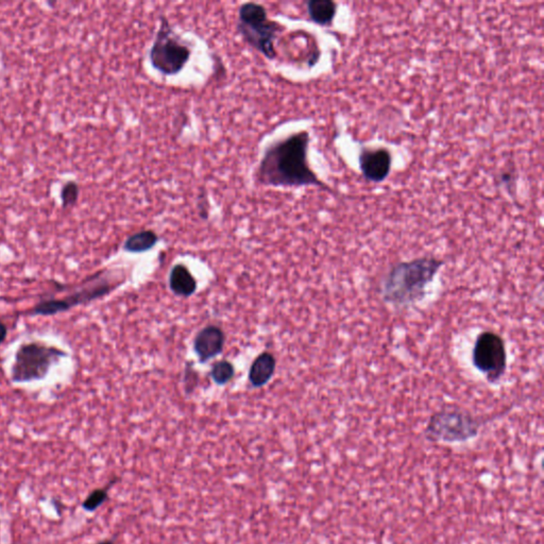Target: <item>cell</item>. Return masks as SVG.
<instances>
[{
  "label": "cell",
  "instance_id": "52a82bcc",
  "mask_svg": "<svg viewBox=\"0 0 544 544\" xmlns=\"http://www.w3.org/2000/svg\"><path fill=\"white\" fill-rule=\"evenodd\" d=\"M472 362L474 367L486 376L489 383L499 382L507 370L504 339L492 331L480 333L472 350Z\"/></svg>",
  "mask_w": 544,
  "mask_h": 544
},
{
  "label": "cell",
  "instance_id": "e0dca14e",
  "mask_svg": "<svg viewBox=\"0 0 544 544\" xmlns=\"http://www.w3.org/2000/svg\"><path fill=\"white\" fill-rule=\"evenodd\" d=\"M61 200H62V206L64 208H73L76 203H77L78 198H79V186L76 182L69 181L61 190Z\"/></svg>",
  "mask_w": 544,
  "mask_h": 544
},
{
  "label": "cell",
  "instance_id": "5bb4252c",
  "mask_svg": "<svg viewBox=\"0 0 544 544\" xmlns=\"http://www.w3.org/2000/svg\"><path fill=\"white\" fill-rule=\"evenodd\" d=\"M159 241L157 233L151 230L141 231L127 238L124 250L131 253H142L151 250Z\"/></svg>",
  "mask_w": 544,
  "mask_h": 544
},
{
  "label": "cell",
  "instance_id": "5b68a950",
  "mask_svg": "<svg viewBox=\"0 0 544 544\" xmlns=\"http://www.w3.org/2000/svg\"><path fill=\"white\" fill-rule=\"evenodd\" d=\"M190 55L189 47L176 36L169 20L162 18L159 31L149 50V59L153 69L162 75H178L187 64Z\"/></svg>",
  "mask_w": 544,
  "mask_h": 544
},
{
  "label": "cell",
  "instance_id": "ba28073f",
  "mask_svg": "<svg viewBox=\"0 0 544 544\" xmlns=\"http://www.w3.org/2000/svg\"><path fill=\"white\" fill-rule=\"evenodd\" d=\"M103 277V275H102ZM100 277V275H96L92 278L85 287L73 292V294L61 299V300H48V301H42L34 308V315H42V316H50L56 315L58 313L65 312L73 306L79 304L85 303V302L93 301L95 299L108 294L112 292L115 285L106 280V278Z\"/></svg>",
  "mask_w": 544,
  "mask_h": 544
},
{
  "label": "cell",
  "instance_id": "8992f818",
  "mask_svg": "<svg viewBox=\"0 0 544 544\" xmlns=\"http://www.w3.org/2000/svg\"><path fill=\"white\" fill-rule=\"evenodd\" d=\"M64 357H66L65 352L44 343H24L16 352L12 367V380L17 383L42 380L51 366Z\"/></svg>",
  "mask_w": 544,
  "mask_h": 544
},
{
  "label": "cell",
  "instance_id": "7a4b0ae2",
  "mask_svg": "<svg viewBox=\"0 0 544 544\" xmlns=\"http://www.w3.org/2000/svg\"><path fill=\"white\" fill-rule=\"evenodd\" d=\"M443 264L436 257H420L392 266L382 282L384 301L396 308H407L421 301Z\"/></svg>",
  "mask_w": 544,
  "mask_h": 544
},
{
  "label": "cell",
  "instance_id": "6da1fadb",
  "mask_svg": "<svg viewBox=\"0 0 544 544\" xmlns=\"http://www.w3.org/2000/svg\"><path fill=\"white\" fill-rule=\"evenodd\" d=\"M308 131L294 133L270 145L259 162L257 182L275 187L319 186L328 189L308 165Z\"/></svg>",
  "mask_w": 544,
  "mask_h": 544
},
{
  "label": "cell",
  "instance_id": "2e32d148",
  "mask_svg": "<svg viewBox=\"0 0 544 544\" xmlns=\"http://www.w3.org/2000/svg\"><path fill=\"white\" fill-rule=\"evenodd\" d=\"M234 367L228 361H220L213 366L210 376L218 385H226L234 376Z\"/></svg>",
  "mask_w": 544,
  "mask_h": 544
},
{
  "label": "cell",
  "instance_id": "4fadbf2b",
  "mask_svg": "<svg viewBox=\"0 0 544 544\" xmlns=\"http://www.w3.org/2000/svg\"><path fill=\"white\" fill-rule=\"evenodd\" d=\"M337 5L331 0H310L308 13L310 20L319 26H330L336 15Z\"/></svg>",
  "mask_w": 544,
  "mask_h": 544
},
{
  "label": "cell",
  "instance_id": "277c9868",
  "mask_svg": "<svg viewBox=\"0 0 544 544\" xmlns=\"http://www.w3.org/2000/svg\"><path fill=\"white\" fill-rule=\"evenodd\" d=\"M281 29V24L269 20L267 10L259 3H246L239 7L237 31L245 42L269 60L277 57L275 40Z\"/></svg>",
  "mask_w": 544,
  "mask_h": 544
},
{
  "label": "cell",
  "instance_id": "30bf717a",
  "mask_svg": "<svg viewBox=\"0 0 544 544\" xmlns=\"http://www.w3.org/2000/svg\"><path fill=\"white\" fill-rule=\"evenodd\" d=\"M224 331L216 325H208L202 329L194 339V350L201 363L214 359L222 353L224 347Z\"/></svg>",
  "mask_w": 544,
  "mask_h": 544
},
{
  "label": "cell",
  "instance_id": "9c48e42d",
  "mask_svg": "<svg viewBox=\"0 0 544 544\" xmlns=\"http://www.w3.org/2000/svg\"><path fill=\"white\" fill-rule=\"evenodd\" d=\"M359 167L366 180L380 183L389 176L392 155L385 148L364 149L359 155Z\"/></svg>",
  "mask_w": 544,
  "mask_h": 544
},
{
  "label": "cell",
  "instance_id": "8fae6325",
  "mask_svg": "<svg viewBox=\"0 0 544 544\" xmlns=\"http://www.w3.org/2000/svg\"><path fill=\"white\" fill-rule=\"evenodd\" d=\"M275 357L268 352H264L253 362L249 371V382L253 387H263L271 380L275 374Z\"/></svg>",
  "mask_w": 544,
  "mask_h": 544
},
{
  "label": "cell",
  "instance_id": "3957f363",
  "mask_svg": "<svg viewBox=\"0 0 544 544\" xmlns=\"http://www.w3.org/2000/svg\"><path fill=\"white\" fill-rule=\"evenodd\" d=\"M496 417L473 416L459 408H445L435 413L425 427V437L434 443H465L478 436L480 427Z\"/></svg>",
  "mask_w": 544,
  "mask_h": 544
},
{
  "label": "cell",
  "instance_id": "7c38bea8",
  "mask_svg": "<svg viewBox=\"0 0 544 544\" xmlns=\"http://www.w3.org/2000/svg\"><path fill=\"white\" fill-rule=\"evenodd\" d=\"M169 287L177 296H189L197 290V281L185 265L177 264L169 273Z\"/></svg>",
  "mask_w": 544,
  "mask_h": 544
},
{
  "label": "cell",
  "instance_id": "ac0fdd59",
  "mask_svg": "<svg viewBox=\"0 0 544 544\" xmlns=\"http://www.w3.org/2000/svg\"><path fill=\"white\" fill-rule=\"evenodd\" d=\"M7 327L0 321V345L5 341L6 337H7Z\"/></svg>",
  "mask_w": 544,
  "mask_h": 544
},
{
  "label": "cell",
  "instance_id": "9a60e30c",
  "mask_svg": "<svg viewBox=\"0 0 544 544\" xmlns=\"http://www.w3.org/2000/svg\"><path fill=\"white\" fill-rule=\"evenodd\" d=\"M120 480V478L118 476H115L102 488L94 489L93 492H91V494L85 498V500L81 504L83 510L87 511V513H94V511L99 509L102 505L106 504L110 500V494H108L110 489Z\"/></svg>",
  "mask_w": 544,
  "mask_h": 544
},
{
  "label": "cell",
  "instance_id": "d6986e66",
  "mask_svg": "<svg viewBox=\"0 0 544 544\" xmlns=\"http://www.w3.org/2000/svg\"><path fill=\"white\" fill-rule=\"evenodd\" d=\"M96 544H115V542H114L112 539H104L101 540V541L97 542Z\"/></svg>",
  "mask_w": 544,
  "mask_h": 544
}]
</instances>
